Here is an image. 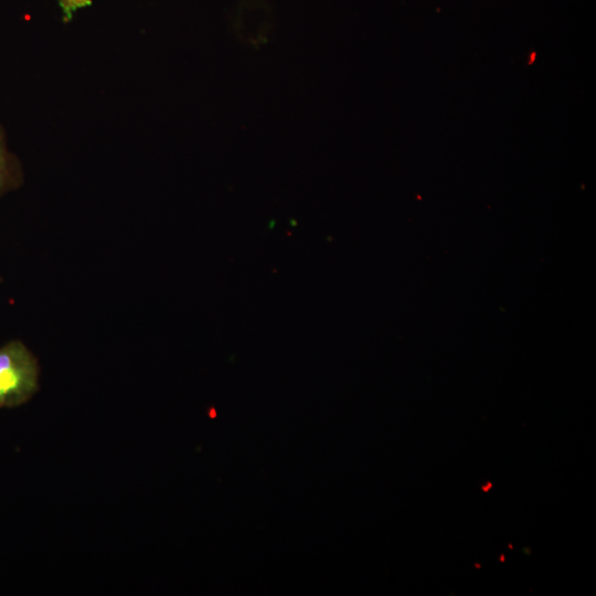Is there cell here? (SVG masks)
Here are the masks:
<instances>
[{
    "label": "cell",
    "instance_id": "1",
    "mask_svg": "<svg viewBox=\"0 0 596 596\" xmlns=\"http://www.w3.org/2000/svg\"><path fill=\"white\" fill-rule=\"evenodd\" d=\"M39 389V365L20 341L0 347V408L28 402Z\"/></svg>",
    "mask_w": 596,
    "mask_h": 596
},
{
    "label": "cell",
    "instance_id": "2",
    "mask_svg": "<svg viewBox=\"0 0 596 596\" xmlns=\"http://www.w3.org/2000/svg\"><path fill=\"white\" fill-rule=\"evenodd\" d=\"M13 161L8 151L3 131L0 128V193L13 183Z\"/></svg>",
    "mask_w": 596,
    "mask_h": 596
},
{
    "label": "cell",
    "instance_id": "3",
    "mask_svg": "<svg viewBox=\"0 0 596 596\" xmlns=\"http://www.w3.org/2000/svg\"><path fill=\"white\" fill-rule=\"evenodd\" d=\"M91 3V0H60L65 20H70L76 10L87 7Z\"/></svg>",
    "mask_w": 596,
    "mask_h": 596
}]
</instances>
